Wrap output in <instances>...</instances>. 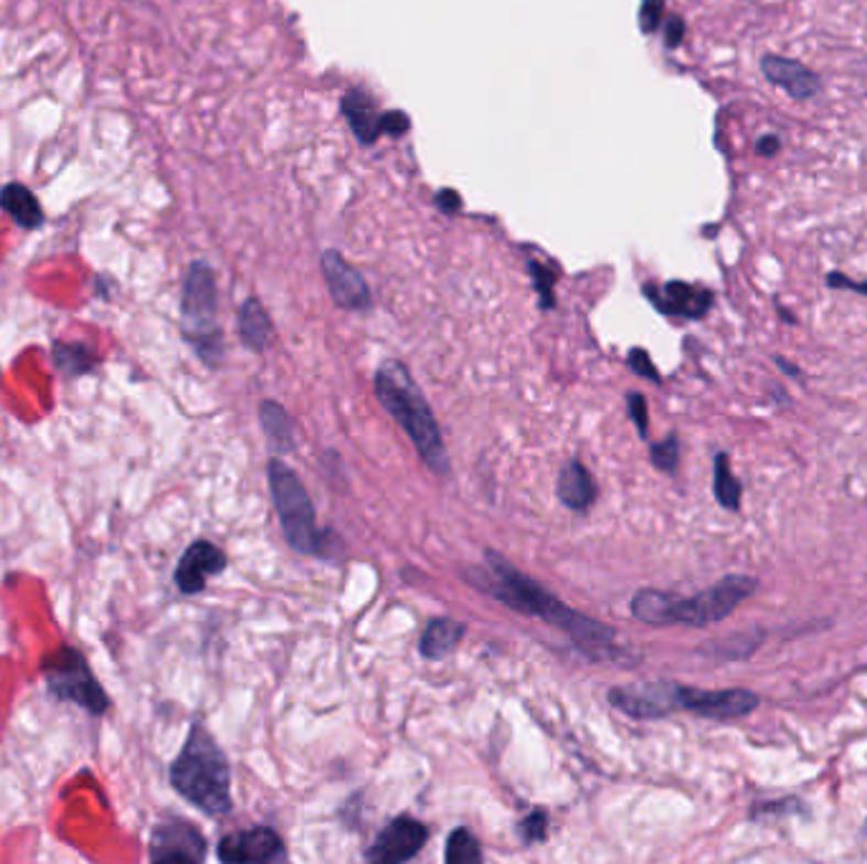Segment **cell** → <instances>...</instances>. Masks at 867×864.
I'll return each mask as SVG.
<instances>
[{
    "mask_svg": "<svg viewBox=\"0 0 867 864\" xmlns=\"http://www.w3.org/2000/svg\"><path fill=\"white\" fill-rule=\"evenodd\" d=\"M485 558V570H467V583L474 586V589L492 595V599H497L500 603H505L507 609L518 611L523 616H538L544 619L546 624L558 626L561 632L569 634L589 657H604V649L612 647V639L616 636L612 626H604L602 622H596V619L581 614L577 609H569L561 599H556V595L544 589L538 581H533L530 576L513 568L503 556H497L495 550H487Z\"/></svg>",
    "mask_w": 867,
    "mask_h": 864,
    "instance_id": "6da1fadb",
    "label": "cell"
},
{
    "mask_svg": "<svg viewBox=\"0 0 867 864\" xmlns=\"http://www.w3.org/2000/svg\"><path fill=\"white\" fill-rule=\"evenodd\" d=\"M376 396L381 406L396 418L398 426L408 434V439L414 441L416 451L421 459L427 461L431 472L441 477H449L452 467H449L447 447L441 441V431L437 418H434L431 408L419 391V385L414 383L408 368L402 360H386L376 371Z\"/></svg>",
    "mask_w": 867,
    "mask_h": 864,
    "instance_id": "7a4b0ae2",
    "label": "cell"
},
{
    "mask_svg": "<svg viewBox=\"0 0 867 864\" xmlns=\"http://www.w3.org/2000/svg\"><path fill=\"white\" fill-rule=\"evenodd\" d=\"M171 784L208 817H227L233 807L227 756L201 725H194L180 756L171 766Z\"/></svg>",
    "mask_w": 867,
    "mask_h": 864,
    "instance_id": "3957f363",
    "label": "cell"
},
{
    "mask_svg": "<svg viewBox=\"0 0 867 864\" xmlns=\"http://www.w3.org/2000/svg\"><path fill=\"white\" fill-rule=\"evenodd\" d=\"M266 477H270L274 510H277L289 548L303 553V556H320L325 560L343 556V545H340L338 535L318 531V525H315L312 500L295 469H289L282 459H270Z\"/></svg>",
    "mask_w": 867,
    "mask_h": 864,
    "instance_id": "277c9868",
    "label": "cell"
},
{
    "mask_svg": "<svg viewBox=\"0 0 867 864\" xmlns=\"http://www.w3.org/2000/svg\"><path fill=\"white\" fill-rule=\"evenodd\" d=\"M216 307H219V292H216L213 270L206 262L190 264L183 282V330L208 365H219L223 356Z\"/></svg>",
    "mask_w": 867,
    "mask_h": 864,
    "instance_id": "5b68a950",
    "label": "cell"
},
{
    "mask_svg": "<svg viewBox=\"0 0 867 864\" xmlns=\"http://www.w3.org/2000/svg\"><path fill=\"white\" fill-rule=\"evenodd\" d=\"M756 591V581L748 576H725L711 589L700 591L698 595L682 599L674 593L670 622L685 624V626H707L715 622H723L725 616H731L738 609L740 601H746L748 595Z\"/></svg>",
    "mask_w": 867,
    "mask_h": 864,
    "instance_id": "8992f818",
    "label": "cell"
},
{
    "mask_svg": "<svg viewBox=\"0 0 867 864\" xmlns=\"http://www.w3.org/2000/svg\"><path fill=\"white\" fill-rule=\"evenodd\" d=\"M46 679L58 700H72L89 712H102L107 708L102 687L95 682L85 659L74 649H62L46 661Z\"/></svg>",
    "mask_w": 867,
    "mask_h": 864,
    "instance_id": "52a82bcc",
    "label": "cell"
},
{
    "mask_svg": "<svg viewBox=\"0 0 867 864\" xmlns=\"http://www.w3.org/2000/svg\"><path fill=\"white\" fill-rule=\"evenodd\" d=\"M608 702L624 715L637 720L667 718L680 710V685L660 679V682H647L641 687H614L608 690Z\"/></svg>",
    "mask_w": 867,
    "mask_h": 864,
    "instance_id": "ba28073f",
    "label": "cell"
},
{
    "mask_svg": "<svg viewBox=\"0 0 867 864\" xmlns=\"http://www.w3.org/2000/svg\"><path fill=\"white\" fill-rule=\"evenodd\" d=\"M427 839H429V829L424 827L419 819L398 817L381 829L376 842H373L371 850L365 852V860L376 864L408 862L424 850Z\"/></svg>",
    "mask_w": 867,
    "mask_h": 864,
    "instance_id": "9c48e42d",
    "label": "cell"
},
{
    "mask_svg": "<svg viewBox=\"0 0 867 864\" xmlns=\"http://www.w3.org/2000/svg\"><path fill=\"white\" fill-rule=\"evenodd\" d=\"M758 698L751 690H698L680 685V710H690L700 718L738 720L754 712Z\"/></svg>",
    "mask_w": 867,
    "mask_h": 864,
    "instance_id": "30bf717a",
    "label": "cell"
},
{
    "mask_svg": "<svg viewBox=\"0 0 867 864\" xmlns=\"http://www.w3.org/2000/svg\"><path fill=\"white\" fill-rule=\"evenodd\" d=\"M150 860L155 862H204L206 839L194 824L171 819L155 827L150 839Z\"/></svg>",
    "mask_w": 867,
    "mask_h": 864,
    "instance_id": "8fae6325",
    "label": "cell"
},
{
    "mask_svg": "<svg viewBox=\"0 0 867 864\" xmlns=\"http://www.w3.org/2000/svg\"><path fill=\"white\" fill-rule=\"evenodd\" d=\"M219 860L241 864V862H285L287 850L282 836L270 827H254L244 832H233L221 839Z\"/></svg>",
    "mask_w": 867,
    "mask_h": 864,
    "instance_id": "7c38bea8",
    "label": "cell"
},
{
    "mask_svg": "<svg viewBox=\"0 0 867 864\" xmlns=\"http://www.w3.org/2000/svg\"><path fill=\"white\" fill-rule=\"evenodd\" d=\"M645 297L660 309L662 315L685 317V320H700L713 307V292L695 287L688 282H667L662 287L645 284Z\"/></svg>",
    "mask_w": 867,
    "mask_h": 864,
    "instance_id": "4fadbf2b",
    "label": "cell"
},
{
    "mask_svg": "<svg viewBox=\"0 0 867 864\" xmlns=\"http://www.w3.org/2000/svg\"><path fill=\"white\" fill-rule=\"evenodd\" d=\"M322 274L338 307L350 309V313H365L371 307L369 284H365L361 272L353 270L338 251H325Z\"/></svg>",
    "mask_w": 867,
    "mask_h": 864,
    "instance_id": "5bb4252c",
    "label": "cell"
},
{
    "mask_svg": "<svg viewBox=\"0 0 867 864\" xmlns=\"http://www.w3.org/2000/svg\"><path fill=\"white\" fill-rule=\"evenodd\" d=\"M227 568V556L208 540H196L183 553L178 568H175V583L183 593H198L206 589V581Z\"/></svg>",
    "mask_w": 867,
    "mask_h": 864,
    "instance_id": "9a60e30c",
    "label": "cell"
},
{
    "mask_svg": "<svg viewBox=\"0 0 867 864\" xmlns=\"http://www.w3.org/2000/svg\"><path fill=\"white\" fill-rule=\"evenodd\" d=\"M761 72L764 77L777 84L791 99H812L814 95H820L822 84L820 77L812 69H806L804 64L794 62V58L779 56V54H766L761 58Z\"/></svg>",
    "mask_w": 867,
    "mask_h": 864,
    "instance_id": "2e32d148",
    "label": "cell"
},
{
    "mask_svg": "<svg viewBox=\"0 0 867 864\" xmlns=\"http://www.w3.org/2000/svg\"><path fill=\"white\" fill-rule=\"evenodd\" d=\"M343 114L353 130V135L363 145H373L383 135V112H378L376 99L365 89H350L343 97Z\"/></svg>",
    "mask_w": 867,
    "mask_h": 864,
    "instance_id": "e0dca14e",
    "label": "cell"
},
{
    "mask_svg": "<svg viewBox=\"0 0 867 864\" xmlns=\"http://www.w3.org/2000/svg\"><path fill=\"white\" fill-rule=\"evenodd\" d=\"M556 492H558V500L563 502L569 510H586L594 505L596 500V484L591 480L589 469L581 464L579 459H571L569 464L561 469V474H558V484H556Z\"/></svg>",
    "mask_w": 867,
    "mask_h": 864,
    "instance_id": "ac0fdd59",
    "label": "cell"
},
{
    "mask_svg": "<svg viewBox=\"0 0 867 864\" xmlns=\"http://www.w3.org/2000/svg\"><path fill=\"white\" fill-rule=\"evenodd\" d=\"M0 211H6L13 218V223H19L21 229H39L44 223V208H41L39 198L23 186V183H8L0 190Z\"/></svg>",
    "mask_w": 867,
    "mask_h": 864,
    "instance_id": "d6986e66",
    "label": "cell"
},
{
    "mask_svg": "<svg viewBox=\"0 0 867 864\" xmlns=\"http://www.w3.org/2000/svg\"><path fill=\"white\" fill-rule=\"evenodd\" d=\"M464 632H467V626L454 622V619H445V616L434 619V622H429L427 632H424V636H421V644H419L421 657H427L431 661L445 659L447 654L454 652V647L460 644Z\"/></svg>",
    "mask_w": 867,
    "mask_h": 864,
    "instance_id": "ffe728a7",
    "label": "cell"
},
{
    "mask_svg": "<svg viewBox=\"0 0 867 864\" xmlns=\"http://www.w3.org/2000/svg\"><path fill=\"white\" fill-rule=\"evenodd\" d=\"M239 335L244 340L246 348L256 352H264L272 338V322L262 302L256 297H249L239 313Z\"/></svg>",
    "mask_w": 867,
    "mask_h": 864,
    "instance_id": "44dd1931",
    "label": "cell"
},
{
    "mask_svg": "<svg viewBox=\"0 0 867 864\" xmlns=\"http://www.w3.org/2000/svg\"><path fill=\"white\" fill-rule=\"evenodd\" d=\"M260 418H262V429L266 434V439L279 455H287V451L295 449V424L285 408L274 401H264L260 406Z\"/></svg>",
    "mask_w": 867,
    "mask_h": 864,
    "instance_id": "7402d4cb",
    "label": "cell"
},
{
    "mask_svg": "<svg viewBox=\"0 0 867 864\" xmlns=\"http://www.w3.org/2000/svg\"><path fill=\"white\" fill-rule=\"evenodd\" d=\"M713 492L715 500L721 502V507L725 510H738L740 507V482L733 477L728 457L718 455L713 464Z\"/></svg>",
    "mask_w": 867,
    "mask_h": 864,
    "instance_id": "603a6c76",
    "label": "cell"
},
{
    "mask_svg": "<svg viewBox=\"0 0 867 864\" xmlns=\"http://www.w3.org/2000/svg\"><path fill=\"white\" fill-rule=\"evenodd\" d=\"M447 864H480L482 862V846L470 829H454L447 839L445 850Z\"/></svg>",
    "mask_w": 867,
    "mask_h": 864,
    "instance_id": "cb8c5ba5",
    "label": "cell"
},
{
    "mask_svg": "<svg viewBox=\"0 0 867 864\" xmlns=\"http://www.w3.org/2000/svg\"><path fill=\"white\" fill-rule=\"evenodd\" d=\"M518 834L525 844L544 842L548 834V813L544 809H533L518 824Z\"/></svg>",
    "mask_w": 867,
    "mask_h": 864,
    "instance_id": "d4e9b609",
    "label": "cell"
},
{
    "mask_svg": "<svg viewBox=\"0 0 867 864\" xmlns=\"http://www.w3.org/2000/svg\"><path fill=\"white\" fill-rule=\"evenodd\" d=\"M528 270H530V276H533V284H536V289H538V295H540V307L550 309V307L556 305V299H553L556 274H553V270H548V266L538 264V262H530Z\"/></svg>",
    "mask_w": 867,
    "mask_h": 864,
    "instance_id": "484cf974",
    "label": "cell"
},
{
    "mask_svg": "<svg viewBox=\"0 0 867 864\" xmlns=\"http://www.w3.org/2000/svg\"><path fill=\"white\" fill-rule=\"evenodd\" d=\"M678 459H680V441L674 434H670L665 441L652 447V461L657 469H662V472L672 474L674 469H678Z\"/></svg>",
    "mask_w": 867,
    "mask_h": 864,
    "instance_id": "4316f807",
    "label": "cell"
},
{
    "mask_svg": "<svg viewBox=\"0 0 867 864\" xmlns=\"http://www.w3.org/2000/svg\"><path fill=\"white\" fill-rule=\"evenodd\" d=\"M627 363H629L632 371H635L637 375H641V379H647V381H652V383H660V381H662V379H660V371H657V368H655L652 358L647 356V350H641V348L629 350Z\"/></svg>",
    "mask_w": 867,
    "mask_h": 864,
    "instance_id": "83f0119b",
    "label": "cell"
},
{
    "mask_svg": "<svg viewBox=\"0 0 867 864\" xmlns=\"http://www.w3.org/2000/svg\"><path fill=\"white\" fill-rule=\"evenodd\" d=\"M665 19V0H645L639 8V23L641 31L652 33L662 26Z\"/></svg>",
    "mask_w": 867,
    "mask_h": 864,
    "instance_id": "f1b7e54d",
    "label": "cell"
},
{
    "mask_svg": "<svg viewBox=\"0 0 867 864\" xmlns=\"http://www.w3.org/2000/svg\"><path fill=\"white\" fill-rule=\"evenodd\" d=\"M411 128V122H408L406 112H383V135H394V138H402Z\"/></svg>",
    "mask_w": 867,
    "mask_h": 864,
    "instance_id": "f546056e",
    "label": "cell"
},
{
    "mask_svg": "<svg viewBox=\"0 0 867 864\" xmlns=\"http://www.w3.org/2000/svg\"><path fill=\"white\" fill-rule=\"evenodd\" d=\"M627 406H629L632 422H635L639 434L647 436V401H645V396H641V393H629Z\"/></svg>",
    "mask_w": 867,
    "mask_h": 864,
    "instance_id": "4dcf8cb0",
    "label": "cell"
},
{
    "mask_svg": "<svg viewBox=\"0 0 867 864\" xmlns=\"http://www.w3.org/2000/svg\"><path fill=\"white\" fill-rule=\"evenodd\" d=\"M685 39V21L680 15H670L665 23V44L667 48H678Z\"/></svg>",
    "mask_w": 867,
    "mask_h": 864,
    "instance_id": "1f68e13d",
    "label": "cell"
},
{
    "mask_svg": "<svg viewBox=\"0 0 867 864\" xmlns=\"http://www.w3.org/2000/svg\"><path fill=\"white\" fill-rule=\"evenodd\" d=\"M437 206H439V211H445V214L460 211V208H462L460 193H454V190H439V193H437Z\"/></svg>",
    "mask_w": 867,
    "mask_h": 864,
    "instance_id": "d6a6232c",
    "label": "cell"
},
{
    "mask_svg": "<svg viewBox=\"0 0 867 864\" xmlns=\"http://www.w3.org/2000/svg\"><path fill=\"white\" fill-rule=\"evenodd\" d=\"M827 284H830V287H835V289H853V292H863V295H867V282H863V284L853 282V280H847V276L839 274V272L830 274Z\"/></svg>",
    "mask_w": 867,
    "mask_h": 864,
    "instance_id": "836d02e7",
    "label": "cell"
},
{
    "mask_svg": "<svg viewBox=\"0 0 867 864\" xmlns=\"http://www.w3.org/2000/svg\"><path fill=\"white\" fill-rule=\"evenodd\" d=\"M779 147H781V140H779L777 135H764L761 140L756 142V153H758V155H764V157L777 155V153H779Z\"/></svg>",
    "mask_w": 867,
    "mask_h": 864,
    "instance_id": "e575fe53",
    "label": "cell"
},
{
    "mask_svg": "<svg viewBox=\"0 0 867 864\" xmlns=\"http://www.w3.org/2000/svg\"><path fill=\"white\" fill-rule=\"evenodd\" d=\"M777 363H779V365L783 368V371H787V373H791V375H797V373H799V371H797V368H794V365H789V363H783V360H781V358H777Z\"/></svg>",
    "mask_w": 867,
    "mask_h": 864,
    "instance_id": "d590c367",
    "label": "cell"
}]
</instances>
